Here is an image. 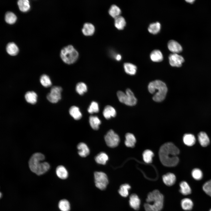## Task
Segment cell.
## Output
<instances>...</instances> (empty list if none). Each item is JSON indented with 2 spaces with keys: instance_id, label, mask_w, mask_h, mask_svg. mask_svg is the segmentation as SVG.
I'll return each instance as SVG.
<instances>
[{
  "instance_id": "83f0119b",
  "label": "cell",
  "mask_w": 211,
  "mask_h": 211,
  "mask_svg": "<svg viewBox=\"0 0 211 211\" xmlns=\"http://www.w3.org/2000/svg\"><path fill=\"white\" fill-rule=\"evenodd\" d=\"M126 24L125 19L122 16H120L115 18V26L119 30L123 29Z\"/></svg>"
},
{
  "instance_id": "e575fe53",
  "label": "cell",
  "mask_w": 211,
  "mask_h": 211,
  "mask_svg": "<svg viewBox=\"0 0 211 211\" xmlns=\"http://www.w3.org/2000/svg\"><path fill=\"white\" fill-rule=\"evenodd\" d=\"M76 91L79 95H82L87 90V87L86 84L83 82L78 83L76 86Z\"/></svg>"
},
{
  "instance_id": "d6986e66",
  "label": "cell",
  "mask_w": 211,
  "mask_h": 211,
  "mask_svg": "<svg viewBox=\"0 0 211 211\" xmlns=\"http://www.w3.org/2000/svg\"><path fill=\"white\" fill-rule=\"evenodd\" d=\"M183 141L184 144L188 146L194 145L196 142V139L193 134L189 133L185 134L183 137Z\"/></svg>"
},
{
  "instance_id": "8fae6325",
  "label": "cell",
  "mask_w": 211,
  "mask_h": 211,
  "mask_svg": "<svg viewBox=\"0 0 211 211\" xmlns=\"http://www.w3.org/2000/svg\"><path fill=\"white\" fill-rule=\"evenodd\" d=\"M168 47L169 50L173 53H179L182 52V48L181 45L177 41L171 40L168 43Z\"/></svg>"
},
{
  "instance_id": "1f68e13d",
  "label": "cell",
  "mask_w": 211,
  "mask_h": 211,
  "mask_svg": "<svg viewBox=\"0 0 211 211\" xmlns=\"http://www.w3.org/2000/svg\"><path fill=\"white\" fill-rule=\"evenodd\" d=\"M161 27L160 23L157 22L150 24L148 29L150 33L153 34H156L159 32L161 29Z\"/></svg>"
},
{
  "instance_id": "e0dca14e",
  "label": "cell",
  "mask_w": 211,
  "mask_h": 211,
  "mask_svg": "<svg viewBox=\"0 0 211 211\" xmlns=\"http://www.w3.org/2000/svg\"><path fill=\"white\" fill-rule=\"evenodd\" d=\"M95 28L94 26L91 23H86L84 24L82 29L83 34L86 36H91L94 33Z\"/></svg>"
},
{
  "instance_id": "ab89813d",
  "label": "cell",
  "mask_w": 211,
  "mask_h": 211,
  "mask_svg": "<svg viewBox=\"0 0 211 211\" xmlns=\"http://www.w3.org/2000/svg\"><path fill=\"white\" fill-rule=\"evenodd\" d=\"M87 110L89 113L90 114L98 113L99 111V107L98 103L95 101H92L88 108Z\"/></svg>"
},
{
  "instance_id": "6da1fadb",
  "label": "cell",
  "mask_w": 211,
  "mask_h": 211,
  "mask_svg": "<svg viewBox=\"0 0 211 211\" xmlns=\"http://www.w3.org/2000/svg\"><path fill=\"white\" fill-rule=\"evenodd\" d=\"M179 153V150L173 143H166L161 146L159 150L160 160L165 166H175L179 162V159L177 155Z\"/></svg>"
},
{
  "instance_id": "9a60e30c",
  "label": "cell",
  "mask_w": 211,
  "mask_h": 211,
  "mask_svg": "<svg viewBox=\"0 0 211 211\" xmlns=\"http://www.w3.org/2000/svg\"><path fill=\"white\" fill-rule=\"evenodd\" d=\"M77 148L79 154L82 157H86L89 154V149L85 143H80L78 144Z\"/></svg>"
},
{
  "instance_id": "603a6c76",
  "label": "cell",
  "mask_w": 211,
  "mask_h": 211,
  "mask_svg": "<svg viewBox=\"0 0 211 211\" xmlns=\"http://www.w3.org/2000/svg\"><path fill=\"white\" fill-rule=\"evenodd\" d=\"M124 68L125 72L130 75H134L136 73L137 67L134 64L130 63H125L124 64Z\"/></svg>"
},
{
  "instance_id": "d6a6232c",
  "label": "cell",
  "mask_w": 211,
  "mask_h": 211,
  "mask_svg": "<svg viewBox=\"0 0 211 211\" xmlns=\"http://www.w3.org/2000/svg\"><path fill=\"white\" fill-rule=\"evenodd\" d=\"M130 188L131 186L129 184L127 183L123 184L120 186L118 193L122 196L126 197L128 195L129 191Z\"/></svg>"
},
{
  "instance_id": "8992f818",
  "label": "cell",
  "mask_w": 211,
  "mask_h": 211,
  "mask_svg": "<svg viewBox=\"0 0 211 211\" xmlns=\"http://www.w3.org/2000/svg\"><path fill=\"white\" fill-rule=\"evenodd\" d=\"M117 96L119 101L128 106H134L137 103V99L133 93L129 89H126L125 93L121 91L117 92Z\"/></svg>"
},
{
  "instance_id": "f6af8a7d",
  "label": "cell",
  "mask_w": 211,
  "mask_h": 211,
  "mask_svg": "<svg viewBox=\"0 0 211 211\" xmlns=\"http://www.w3.org/2000/svg\"><path fill=\"white\" fill-rule=\"evenodd\" d=\"M1 193H0V197H1Z\"/></svg>"
},
{
  "instance_id": "60d3db41",
  "label": "cell",
  "mask_w": 211,
  "mask_h": 211,
  "mask_svg": "<svg viewBox=\"0 0 211 211\" xmlns=\"http://www.w3.org/2000/svg\"><path fill=\"white\" fill-rule=\"evenodd\" d=\"M191 174L193 178L196 180H201L203 176L202 171L199 169L195 168L192 170Z\"/></svg>"
},
{
  "instance_id": "b9f144b4",
  "label": "cell",
  "mask_w": 211,
  "mask_h": 211,
  "mask_svg": "<svg viewBox=\"0 0 211 211\" xmlns=\"http://www.w3.org/2000/svg\"><path fill=\"white\" fill-rule=\"evenodd\" d=\"M203 189L206 194L211 197V180L204 184L203 186Z\"/></svg>"
},
{
  "instance_id": "f1b7e54d",
  "label": "cell",
  "mask_w": 211,
  "mask_h": 211,
  "mask_svg": "<svg viewBox=\"0 0 211 211\" xmlns=\"http://www.w3.org/2000/svg\"><path fill=\"white\" fill-rule=\"evenodd\" d=\"M20 10L23 12L28 11L30 8L29 1L28 0H20L17 2Z\"/></svg>"
},
{
  "instance_id": "30bf717a",
  "label": "cell",
  "mask_w": 211,
  "mask_h": 211,
  "mask_svg": "<svg viewBox=\"0 0 211 211\" xmlns=\"http://www.w3.org/2000/svg\"><path fill=\"white\" fill-rule=\"evenodd\" d=\"M169 58L170 64L173 67H180L184 61L183 57L177 53L171 54Z\"/></svg>"
},
{
  "instance_id": "44dd1931",
  "label": "cell",
  "mask_w": 211,
  "mask_h": 211,
  "mask_svg": "<svg viewBox=\"0 0 211 211\" xmlns=\"http://www.w3.org/2000/svg\"><path fill=\"white\" fill-rule=\"evenodd\" d=\"M125 145L128 147H134L136 142V139L134 135L131 133H127L125 135Z\"/></svg>"
},
{
  "instance_id": "ee69618b",
  "label": "cell",
  "mask_w": 211,
  "mask_h": 211,
  "mask_svg": "<svg viewBox=\"0 0 211 211\" xmlns=\"http://www.w3.org/2000/svg\"><path fill=\"white\" fill-rule=\"evenodd\" d=\"M186 1L188 2V3H192L195 1V0H186Z\"/></svg>"
},
{
  "instance_id": "277c9868",
  "label": "cell",
  "mask_w": 211,
  "mask_h": 211,
  "mask_svg": "<svg viewBox=\"0 0 211 211\" xmlns=\"http://www.w3.org/2000/svg\"><path fill=\"white\" fill-rule=\"evenodd\" d=\"M149 92L154 94L153 99L156 102L163 101L166 96L168 89L165 84L159 80L150 82L148 86Z\"/></svg>"
},
{
  "instance_id": "3957f363",
  "label": "cell",
  "mask_w": 211,
  "mask_h": 211,
  "mask_svg": "<svg viewBox=\"0 0 211 211\" xmlns=\"http://www.w3.org/2000/svg\"><path fill=\"white\" fill-rule=\"evenodd\" d=\"M43 154L40 153L34 154L29 161V166L31 171L37 175H40L49 169L50 166L47 162H42L45 159Z\"/></svg>"
},
{
  "instance_id": "484cf974",
  "label": "cell",
  "mask_w": 211,
  "mask_h": 211,
  "mask_svg": "<svg viewBox=\"0 0 211 211\" xmlns=\"http://www.w3.org/2000/svg\"><path fill=\"white\" fill-rule=\"evenodd\" d=\"M26 101L28 103L34 104L37 101V95L36 93L33 91H29L27 92L25 95Z\"/></svg>"
},
{
  "instance_id": "d4e9b609",
  "label": "cell",
  "mask_w": 211,
  "mask_h": 211,
  "mask_svg": "<svg viewBox=\"0 0 211 211\" xmlns=\"http://www.w3.org/2000/svg\"><path fill=\"white\" fill-rule=\"evenodd\" d=\"M180 192L183 195H188L191 193L190 187L188 183L185 181L181 182L179 185Z\"/></svg>"
},
{
  "instance_id": "7a4b0ae2",
  "label": "cell",
  "mask_w": 211,
  "mask_h": 211,
  "mask_svg": "<svg viewBox=\"0 0 211 211\" xmlns=\"http://www.w3.org/2000/svg\"><path fill=\"white\" fill-rule=\"evenodd\" d=\"M144 205L146 211H160L164 205L163 195L157 190L149 193Z\"/></svg>"
},
{
  "instance_id": "7402d4cb",
  "label": "cell",
  "mask_w": 211,
  "mask_h": 211,
  "mask_svg": "<svg viewBox=\"0 0 211 211\" xmlns=\"http://www.w3.org/2000/svg\"><path fill=\"white\" fill-rule=\"evenodd\" d=\"M150 58L152 61L155 62H161L163 59L161 52L158 50H154L151 52L150 54Z\"/></svg>"
},
{
  "instance_id": "f35d334b",
  "label": "cell",
  "mask_w": 211,
  "mask_h": 211,
  "mask_svg": "<svg viewBox=\"0 0 211 211\" xmlns=\"http://www.w3.org/2000/svg\"><path fill=\"white\" fill-rule=\"evenodd\" d=\"M40 81L41 84L45 87H49L52 84L51 82L49 77L46 74H43L41 76Z\"/></svg>"
},
{
  "instance_id": "4fadbf2b",
  "label": "cell",
  "mask_w": 211,
  "mask_h": 211,
  "mask_svg": "<svg viewBox=\"0 0 211 211\" xmlns=\"http://www.w3.org/2000/svg\"><path fill=\"white\" fill-rule=\"evenodd\" d=\"M116 112L115 109L112 106L107 105L104 108L103 111V115L107 119H109L111 117H115Z\"/></svg>"
},
{
  "instance_id": "cb8c5ba5",
  "label": "cell",
  "mask_w": 211,
  "mask_h": 211,
  "mask_svg": "<svg viewBox=\"0 0 211 211\" xmlns=\"http://www.w3.org/2000/svg\"><path fill=\"white\" fill-rule=\"evenodd\" d=\"M89 122L93 129L97 130L99 129V125L101 124V122L97 116L91 115L89 118Z\"/></svg>"
},
{
  "instance_id": "836d02e7",
  "label": "cell",
  "mask_w": 211,
  "mask_h": 211,
  "mask_svg": "<svg viewBox=\"0 0 211 211\" xmlns=\"http://www.w3.org/2000/svg\"><path fill=\"white\" fill-rule=\"evenodd\" d=\"M108 13L111 16L115 18L120 16L121 13V10L116 5H113L109 8Z\"/></svg>"
},
{
  "instance_id": "2e32d148",
  "label": "cell",
  "mask_w": 211,
  "mask_h": 211,
  "mask_svg": "<svg viewBox=\"0 0 211 211\" xmlns=\"http://www.w3.org/2000/svg\"><path fill=\"white\" fill-rule=\"evenodd\" d=\"M198 139L200 144L203 147H207L210 143L209 137L205 132H201L199 133Z\"/></svg>"
},
{
  "instance_id": "ba28073f",
  "label": "cell",
  "mask_w": 211,
  "mask_h": 211,
  "mask_svg": "<svg viewBox=\"0 0 211 211\" xmlns=\"http://www.w3.org/2000/svg\"><path fill=\"white\" fill-rule=\"evenodd\" d=\"M104 139L107 145L111 148L116 147L120 142L118 135L112 130L107 132L105 136Z\"/></svg>"
},
{
  "instance_id": "7c38bea8",
  "label": "cell",
  "mask_w": 211,
  "mask_h": 211,
  "mask_svg": "<svg viewBox=\"0 0 211 211\" xmlns=\"http://www.w3.org/2000/svg\"><path fill=\"white\" fill-rule=\"evenodd\" d=\"M129 204L130 206L135 210H138L140 207L141 201L138 195L132 194L130 196Z\"/></svg>"
},
{
  "instance_id": "4dcf8cb0",
  "label": "cell",
  "mask_w": 211,
  "mask_h": 211,
  "mask_svg": "<svg viewBox=\"0 0 211 211\" xmlns=\"http://www.w3.org/2000/svg\"><path fill=\"white\" fill-rule=\"evenodd\" d=\"M108 159V156L104 152H101L98 154L95 157L96 162L98 164L105 165Z\"/></svg>"
},
{
  "instance_id": "ac0fdd59",
  "label": "cell",
  "mask_w": 211,
  "mask_h": 211,
  "mask_svg": "<svg viewBox=\"0 0 211 211\" xmlns=\"http://www.w3.org/2000/svg\"><path fill=\"white\" fill-rule=\"evenodd\" d=\"M69 112L70 115L75 120H80L82 117L79 108L76 106H71L69 109Z\"/></svg>"
},
{
  "instance_id": "4316f807",
  "label": "cell",
  "mask_w": 211,
  "mask_h": 211,
  "mask_svg": "<svg viewBox=\"0 0 211 211\" xmlns=\"http://www.w3.org/2000/svg\"><path fill=\"white\" fill-rule=\"evenodd\" d=\"M56 173L59 178L64 179L68 176V173L66 169L63 166L60 165L57 167L56 169Z\"/></svg>"
},
{
  "instance_id": "5b68a950",
  "label": "cell",
  "mask_w": 211,
  "mask_h": 211,
  "mask_svg": "<svg viewBox=\"0 0 211 211\" xmlns=\"http://www.w3.org/2000/svg\"><path fill=\"white\" fill-rule=\"evenodd\" d=\"M60 57L65 63L70 64L75 62L78 59L79 53L72 45H69L61 50Z\"/></svg>"
},
{
  "instance_id": "9c48e42d",
  "label": "cell",
  "mask_w": 211,
  "mask_h": 211,
  "mask_svg": "<svg viewBox=\"0 0 211 211\" xmlns=\"http://www.w3.org/2000/svg\"><path fill=\"white\" fill-rule=\"evenodd\" d=\"M62 91V89L60 86H53L51 89L50 92L47 95V100L52 103H57L61 99Z\"/></svg>"
},
{
  "instance_id": "bcb514c9",
  "label": "cell",
  "mask_w": 211,
  "mask_h": 211,
  "mask_svg": "<svg viewBox=\"0 0 211 211\" xmlns=\"http://www.w3.org/2000/svg\"><path fill=\"white\" fill-rule=\"evenodd\" d=\"M209 211H211V209Z\"/></svg>"
},
{
  "instance_id": "52a82bcc",
  "label": "cell",
  "mask_w": 211,
  "mask_h": 211,
  "mask_svg": "<svg viewBox=\"0 0 211 211\" xmlns=\"http://www.w3.org/2000/svg\"><path fill=\"white\" fill-rule=\"evenodd\" d=\"M94 177L96 186L101 190H105L108 183L106 174L102 172H96Z\"/></svg>"
},
{
  "instance_id": "8d00e7d4",
  "label": "cell",
  "mask_w": 211,
  "mask_h": 211,
  "mask_svg": "<svg viewBox=\"0 0 211 211\" xmlns=\"http://www.w3.org/2000/svg\"><path fill=\"white\" fill-rule=\"evenodd\" d=\"M154 155L153 152L150 150H146L143 152L142 156L144 161L147 163H151Z\"/></svg>"
},
{
  "instance_id": "f546056e",
  "label": "cell",
  "mask_w": 211,
  "mask_h": 211,
  "mask_svg": "<svg viewBox=\"0 0 211 211\" xmlns=\"http://www.w3.org/2000/svg\"><path fill=\"white\" fill-rule=\"evenodd\" d=\"M181 205L182 208L185 210H191L193 206L192 200L188 198H185L181 201Z\"/></svg>"
},
{
  "instance_id": "7bdbcfd3",
  "label": "cell",
  "mask_w": 211,
  "mask_h": 211,
  "mask_svg": "<svg viewBox=\"0 0 211 211\" xmlns=\"http://www.w3.org/2000/svg\"><path fill=\"white\" fill-rule=\"evenodd\" d=\"M115 59L118 61H120L121 59V56L120 54H117L115 56Z\"/></svg>"
},
{
  "instance_id": "5bb4252c",
  "label": "cell",
  "mask_w": 211,
  "mask_h": 211,
  "mask_svg": "<svg viewBox=\"0 0 211 211\" xmlns=\"http://www.w3.org/2000/svg\"><path fill=\"white\" fill-rule=\"evenodd\" d=\"M162 180L166 185L168 186H171L175 183L176 178L174 174L169 173L163 176Z\"/></svg>"
},
{
  "instance_id": "ffe728a7",
  "label": "cell",
  "mask_w": 211,
  "mask_h": 211,
  "mask_svg": "<svg viewBox=\"0 0 211 211\" xmlns=\"http://www.w3.org/2000/svg\"><path fill=\"white\" fill-rule=\"evenodd\" d=\"M6 49L8 53L11 56L16 55L19 52L18 47L13 42L9 43L6 46Z\"/></svg>"
},
{
  "instance_id": "74e56055",
  "label": "cell",
  "mask_w": 211,
  "mask_h": 211,
  "mask_svg": "<svg viewBox=\"0 0 211 211\" xmlns=\"http://www.w3.org/2000/svg\"><path fill=\"white\" fill-rule=\"evenodd\" d=\"M58 207L61 211H69L70 209V203L66 199L60 200L59 203Z\"/></svg>"
},
{
  "instance_id": "d590c367",
  "label": "cell",
  "mask_w": 211,
  "mask_h": 211,
  "mask_svg": "<svg viewBox=\"0 0 211 211\" xmlns=\"http://www.w3.org/2000/svg\"><path fill=\"white\" fill-rule=\"evenodd\" d=\"M5 19L6 22L10 24L14 23L16 21V16L12 12H8L5 14Z\"/></svg>"
}]
</instances>
